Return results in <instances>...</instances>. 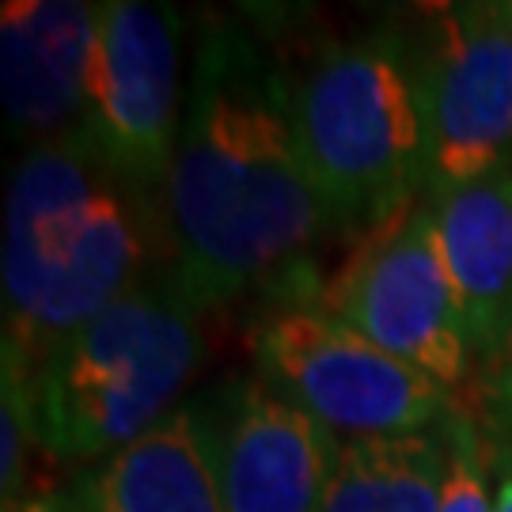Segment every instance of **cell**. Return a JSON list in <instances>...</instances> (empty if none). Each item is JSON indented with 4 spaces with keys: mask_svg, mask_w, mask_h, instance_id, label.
<instances>
[{
    "mask_svg": "<svg viewBox=\"0 0 512 512\" xmlns=\"http://www.w3.org/2000/svg\"><path fill=\"white\" fill-rule=\"evenodd\" d=\"M164 190L171 281L198 308L289 274L330 228L296 141L289 84L236 27H213L194 50Z\"/></svg>",
    "mask_w": 512,
    "mask_h": 512,
    "instance_id": "obj_1",
    "label": "cell"
},
{
    "mask_svg": "<svg viewBox=\"0 0 512 512\" xmlns=\"http://www.w3.org/2000/svg\"><path fill=\"white\" fill-rule=\"evenodd\" d=\"M198 304L167 285H137L31 368L38 448L107 459L164 421L202 361Z\"/></svg>",
    "mask_w": 512,
    "mask_h": 512,
    "instance_id": "obj_2",
    "label": "cell"
},
{
    "mask_svg": "<svg viewBox=\"0 0 512 512\" xmlns=\"http://www.w3.org/2000/svg\"><path fill=\"white\" fill-rule=\"evenodd\" d=\"M289 110L330 228L410 213L406 198L425 186L429 126L421 69L395 38L327 46L289 84Z\"/></svg>",
    "mask_w": 512,
    "mask_h": 512,
    "instance_id": "obj_3",
    "label": "cell"
},
{
    "mask_svg": "<svg viewBox=\"0 0 512 512\" xmlns=\"http://www.w3.org/2000/svg\"><path fill=\"white\" fill-rule=\"evenodd\" d=\"M255 349L266 384L338 440L425 433L452 414L448 387L327 311H277L262 323Z\"/></svg>",
    "mask_w": 512,
    "mask_h": 512,
    "instance_id": "obj_4",
    "label": "cell"
},
{
    "mask_svg": "<svg viewBox=\"0 0 512 512\" xmlns=\"http://www.w3.org/2000/svg\"><path fill=\"white\" fill-rule=\"evenodd\" d=\"M429 205L512 164V4H452L421 65Z\"/></svg>",
    "mask_w": 512,
    "mask_h": 512,
    "instance_id": "obj_5",
    "label": "cell"
},
{
    "mask_svg": "<svg viewBox=\"0 0 512 512\" xmlns=\"http://www.w3.org/2000/svg\"><path fill=\"white\" fill-rule=\"evenodd\" d=\"M179 19L141 0L95 4L88 141L126 183H164L183 129Z\"/></svg>",
    "mask_w": 512,
    "mask_h": 512,
    "instance_id": "obj_6",
    "label": "cell"
},
{
    "mask_svg": "<svg viewBox=\"0 0 512 512\" xmlns=\"http://www.w3.org/2000/svg\"><path fill=\"white\" fill-rule=\"evenodd\" d=\"M334 311L346 327L448 391L467 372L471 346L433 205L403 213L353 262Z\"/></svg>",
    "mask_w": 512,
    "mask_h": 512,
    "instance_id": "obj_7",
    "label": "cell"
},
{
    "mask_svg": "<svg viewBox=\"0 0 512 512\" xmlns=\"http://www.w3.org/2000/svg\"><path fill=\"white\" fill-rule=\"evenodd\" d=\"M338 437L266 380L236 391L220 425L224 512H323Z\"/></svg>",
    "mask_w": 512,
    "mask_h": 512,
    "instance_id": "obj_8",
    "label": "cell"
},
{
    "mask_svg": "<svg viewBox=\"0 0 512 512\" xmlns=\"http://www.w3.org/2000/svg\"><path fill=\"white\" fill-rule=\"evenodd\" d=\"M95 69V8L76 0H12L0 16V88L27 133L88 118Z\"/></svg>",
    "mask_w": 512,
    "mask_h": 512,
    "instance_id": "obj_9",
    "label": "cell"
},
{
    "mask_svg": "<svg viewBox=\"0 0 512 512\" xmlns=\"http://www.w3.org/2000/svg\"><path fill=\"white\" fill-rule=\"evenodd\" d=\"M110 179L118 175L84 129L42 141L23 156L4 217V308L23 300L61 262Z\"/></svg>",
    "mask_w": 512,
    "mask_h": 512,
    "instance_id": "obj_10",
    "label": "cell"
},
{
    "mask_svg": "<svg viewBox=\"0 0 512 512\" xmlns=\"http://www.w3.org/2000/svg\"><path fill=\"white\" fill-rule=\"evenodd\" d=\"M73 512H224L220 429L179 406L84 478Z\"/></svg>",
    "mask_w": 512,
    "mask_h": 512,
    "instance_id": "obj_11",
    "label": "cell"
},
{
    "mask_svg": "<svg viewBox=\"0 0 512 512\" xmlns=\"http://www.w3.org/2000/svg\"><path fill=\"white\" fill-rule=\"evenodd\" d=\"M471 357L494 361L512 330V164L433 205Z\"/></svg>",
    "mask_w": 512,
    "mask_h": 512,
    "instance_id": "obj_12",
    "label": "cell"
},
{
    "mask_svg": "<svg viewBox=\"0 0 512 512\" xmlns=\"http://www.w3.org/2000/svg\"><path fill=\"white\" fill-rule=\"evenodd\" d=\"M444 475V421L406 437L338 440L323 512H440Z\"/></svg>",
    "mask_w": 512,
    "mask_h": 512,
    "instance_id": "obj_13",
    "label": "cell"
},
{
    "mask_svg": "<svg viewBox=\"0 0 512 512\" xmlns=\"http://www.w3.org/2000/svg\"><path fill=\"white\" fill-rule=\"evenodd\" d=\"M444 433H448V475H444L440 512H494V494L486 482L490 467L478 429L467 418L448 414Z\"/></svg>",
    "mask_w": 512,
    "mask_h": 512,
    "instance_id": "obj_14",
    "label": "cell"
},
{
    "mask_svg": "<svg viewBox=\"0 0 512 512\" xmlns=\"http://www.w3.org/2000/svg\"><path fill=\"white\" fill-rule=\"evenodd\" d=\"M490 391H494L497 410L512 421V330L509 338H505V346H501V353L490 361Z\"/></svg>",
    "mask_w": 512,
    "mask_h": 512,
    "instance_id": "obj_15",
    "label": "cell"
},
{
    "mask_svg": "<svg viewBox=\"0 0 512 512\" xmlns=\"http://www.w3.org/2000/svg\"><path fill=\"white\" fill-rule=\"evenodd\" d=\"M494 512H512V471L501 482H497V494H494Z\"/></svg>",
    "mask_w": 512,
    "mask_h": 512,
    "instance_id": "obj_16",
    "label": "cell"
}]
</instances>
